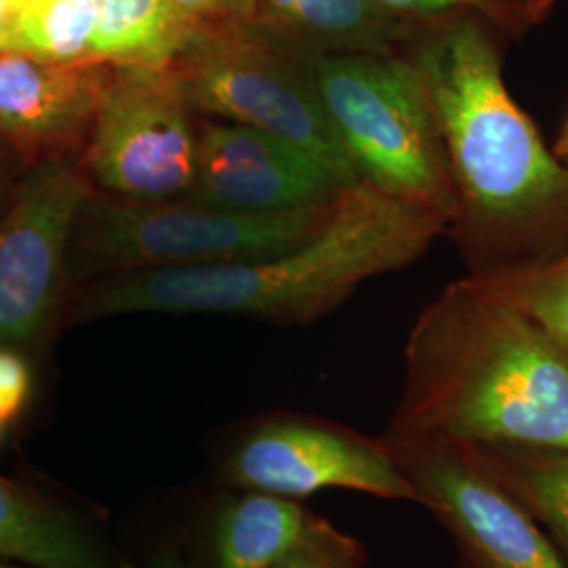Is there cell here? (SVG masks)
Returning <instances> with one entry per match:
<instances>
[{"mask_svg":"<svg viewBox=\"0 0 568 568\" xmlns=\"http://www.w3.org/2000/svg\"><path fill=\"white\" fill-rule=\"evenodd\" d=\"M156 568H183L182 562L180 560H175V558H163Z\"/></svg>","mask_w":568,"mask_h":568,"instance_id":"f1b7e54d","label":"cell"},{"mask_svg":"<svg viewBox=\"0 0 568 568\" xmlns=\"http://www.w3.org/2000/svg\"><path fill=\"white\" fill-rule=\"evenodd\" d=\"M558 2H560V0H541V18H546Z\"/></svg>","mask_w":568,"mask_h":568,"instance_id":"f546056e","label":"cell"},{"mask_svg":"<svg viewBox=\"0 0 568 568\" xmlns=\"http://www.w3.org/2000/svg\"><path fill=\"white\" fill-rule=\"evenodd\" d=\"M556 156L568 166V119L565 129H562V135H560V142H558V150H556Z\"/></svg>","mask_w":568,"mask_h":568,"instance_id":"d4e9b609","label":"cell"},{"mask_svg":"<svg viewBox=\"0 0 568 568\" xmlns=\"http://www.w3.org/2000/svg\"><path fill=\"white\" fill-rule=\"evenodd\" d=\"M497 30L459 18L406 47L426 89L455 190V239L471 274L537 262L568 244V166L504 79Z\"/></svg>","mask_w":568,"mask_h":568,"instance_id":"6da1fadb","label":"cell"},{"mask_svg":"<svg viewBox=\"0 0 568 568\" xmlns=\"http://www.w3.org/2000/svg\"><path fill=\"white\" fill-rule=\"evenodd\" d=\"M365 562L363 546L316 518L304 539L272 568H361Z\"/></svg>","mask_w":568,"mask_h":568,"instance_id":"44dd1931","label":"cell"},{"mask_svg":"<svg viewBox=\"0 0 568 568\" xmlns=\"http://www.w3.org/2000/svg\"><path fill=\"white\" fill-rule=\"evenodd\" d=\"M171 65L194 112L291 143L342 187L363 183L326 119L302 49L243 23L190 34Z\"/></svg>","mask_w":568,"mask_h":568,"instance_id":"8992f818","label":"cell"},{"mask_svg":"<svg viewBox=\"0 0 568 568\" xmlns=\"http://www.w3.org/2000/svg\"><path fill=\"white\" fill-rule=\"evenodd\" d=\"M30 368L20 354L0 347V424L13 422L30 396Z\"/></svg>","mask_w":568,"mask_h":568,"instance_id":"603a6c76","label":"cell"},{"mask_svg":"<svg viewBox=\"0 0 568 568\" xmlns=\"http://www.w3.org/2000/svg\"><path fill=\"white\" fill-rule=\"evenodd\" d=\"M447 220L389 199L368 183L347 187L325 227L284 253L243 264L143 270L84 281L70 316L227 314L312 323L361 284L419 260Z\"/></svg>","mask_w":568,"mask_h":568,"instance_id":"3957f363","label":"cell"},{"mask_svg":"<svg viewBox=\"0 0 568 568\" xmlns=\"http://www.w3.org/2000/svg\"><path fill=\"white\" fill-rule=\"evenodd\" d=\"M227 476L246 490L288 499L347 488L415 501V490L382 438L310 417H272L248 429L227 457Z\"/></svg>","mask_w":568,"mask_h":568,"instance_id":"30bf717a","label":"cell"},{"mask_svg":"<svg viewBox=\"0 0 568 568\" xmlns=\"http://www.w3.org/2000/svg\"><path fill=\"white\" fill-rule=\"evenodd\" d=\"M178 20L190 34L255 23L257 0H171Z\"/></svg>","mask_w":568,"mask_h":568,"instance_id":"7402d4cb","label":"cell"},{"mask_svg":"<svg viewBox=\"0 0 568 568\" xmlns=\"http://www.w3.org/2000/svg\"><path fill=\"white\" fill-rule=\"evenodd\" d=\"M0 558L32 568H108L93 541L60 511L0 476Z\"/></svg>","mask_w":568,"mask_h":568,"instance_id":"9a60e30c","label":"cell"},{"mask_svg":"<svg viewBox=\"0 0 568 568\" xmlns=\"http://www.w3.org/2000/svg\"><path fill=\"white\" fill-rule=\"evenodd\" d=\"M196 124L171 63L114 65L79 163L95 190L131 201L185 199Z\"/></svg>","mask_w":568,"mask_h":568,"instance_id":"52a82bcc","label":"cell"},{"mask_svg":"<svg viewBox=\"0 0 568 568\" xmlns=\"http://www.w3.org/2000/svg\"><path fill=\"white\" fill-rule=\"evenodd\" d=\"M16 161H20V159L4 143L0 142V196L7 194V190H9L11 169H13Z\"/></svg>","mask_w":568,"mask_h":568,"instance_id":"cb8c5ba5","label":"cell"},{"mask_svg":"<svg viewBox=\"0 0 568 568\" xmlns=\"http://www.w3.org/2000/svg\"><path fill=\"white\" fill-rule=\"evenodd\" d=\"M112 63H55L0 49V142L26 166L81 156Z\"/></svg>","mask_w":568,"mask_h":568,"instance_id":"7c38bea8","label":"cell"},{"mask_svg":"<svg viewBox=\"0 0 568 568\" xmlns=\"http://www.w3.org/2000/svg\"><path fill=\"white\" fill-rule=\"evenodd\" d=\"M30 2H34V0H7V11H9V18H11V16H16L18 11H21V9H26Z\"/></svg>","mask_w":568,"mask_h":568,"instance_id":"83f0119b","label":"cell"},{"mask_svg":"<svg viewBox=\"0 0 568 568\" xmlns=\"http://www.w3.org/2000/svg\"><path fill=\"white\" fill-rule=\"evenodd\" d=\"M98 0H34L7 21L4 47L39 60H95Z\"/></svg>","mask_w":568,"mask_h":568,"instance_id":"ac0fdd59","label":"cell"},{"mask_svg":"<svg viewBox=\"0 0 568 568\" xmlns=\"http://www.w3.org/2000/svg\"><path fill=\"white\" fill-rule=\"evenodd\" d=\"M342 187L302 150L234 122L196 124V178L187 201L244 213L325 206Z\"/></svg>","mask_w":568,"mask_h":568,"instance_id":"8fae6325","label":"cell"},{"mask_svg":"<svg viewBox=\"0 0 568 568\" xmlns=\"http://www.w3.org/2000/svg\"><path fill=\"white\" fill-rule=\"evenodd\" d=\"M392 20L427 30L459 18L487 21L499 34L520 37L535 26L523 0H366Z\"/></svg>","mask_w":568,"mask_h":568,"instance_id":"ffe728a7","label":"cell"},{"mask_svg":"<svg viewBox=\"0 0 568 568\" xmlns=\"http://www.w3.org/2000/svg\"><path fill=\"white\" fill-rule=\"evenodd\" d=\"M523 2L527 7L528 16H530L532 23H539V21L544 20L541 18V0H523Z\"/></svg>","mask_w":568,"mask_h":568,"instance_id":"484cf974","label":"cell"},{"mask_svg":"<svg viewBox=\"0 0 568 568\" xmlns=\"http://www.w3.org/2000/svg\"><path fill=\"white\" fill-rule=\"evenodd\" d=\"M337 201L283 213H244L187 199L131 201L93 190L72 230L70 283L77 276L93 281L143 270L272 257L318 234Z\"/></svg>","mask_w":568,"mask_h":568,"instance_id":"5b68a950","label":"cell"},{"mask_svg":"<svg viewBox=\"0 0 568 568\" xmlns=\"http://www.w3.org/2000/svg\"><path fill=\"white\" fill-rule=\"evenodd\" d=\"M79 156L28 166L0 217V344H26L58 316L70 284V241L93 192Z\"/></svg>","mask_w":568,"mask_h":568,"instance_id":"9c48e42d","label":"cell"},{"mask_svg":"<svg viewBox=\"0 0 568 568\" xmlns=\"http://www.w3.org/2000/svg\"><path fill=\"white\" fill-rule=\"evenodd\" d=\"M265 30L302 51H405L424 30L392 20L366 0H257Z\"/></svg>","mask_w":568,"mask_h":568,"instance_id":"4fadbf2b","label":"cell"},{"mask_svg":"<svg viewBox=\"0 0 568 568\" xmlns=\"http://www.w3.org/2000/svg\"><path fill=\"white\" fill-rule=\"evenodd\" d=\"M396 466L471 568H568L546 530L485 466L474 445L382 436Z\"/></svg>","mask_w":568,"mask_h":568,"instance_id":"ba28073f","label":"cell"},{"mask_svg":"<svg viewBox=\"0 0 568 568\" xmlns=\"http://www.w3.org/2000/svg\"><path fill=\"white\" fill-rule=\"evenodd\" d=\"M302 53L326 119L361 180L453 224L457 204L445 148L408 51Z\"/></svg>","mask_w":568,"mask_h":568,"instance_id":"277c9868","label":"cell"},{"mask_svg":"<svg viewBox=\"0 0 568 568\" xmlns=\"http://www.w3.org/2000/svg\"><path fill=\"white\" fill-rule=\"evenodd\" d=\"M389 436L568 448V354L476 274L427 305Z\"/></svg>","mask_w":568,"mask_h":568,"instance_id":"7a4b0ae2","label":"cell"},{"mask_svg":"<svg viewBox=\"0 0 568 568\" xmlns=\"http://www.w3.org/2000/svg\"><path fill=\"white\" fill-rule=\"evenodd\" d=\"M2 427H4V426H2V424H0V436H2Z\"/></svg>","mask_w":568,"mask_h":568,"instance_id":"1f68e13d","label":"cell"},{"mask_svg":"<svg viewBox=\"0 0 568 568\" xmlns=\"http://www.w3.org/2000/svg\"><path fill=\"white\" fill-rule=\"evenodd\" d=\"M7 21H9L7 0H0V49L4 47V32H7Z\"/></svg>","mask_w":568,"mask_h":568,"instance_id":"4316f807","label":"cell"},{"mask_svg":"<svg viewBox=\"0 0 568 568\" xmlns=\"http://www.w3.org/2000/svg\"><path fill=\"white\" fill-rule=\"evenodd\" d=\"M0 568H13V567H9V565H4V562H0Z\"/></svg>","mask_w":568,"mask_h":568,"instance_id":"4dcf8cb0","label":"cell"},{"mask_svg":"<svg viewBox=\"0 0 568 568\" xmlns=\"http://www.w3.org/2000/svg\"><path fill=\"white\" fill-rule=\"evenodd\" d=\"M474 448L568 562V448L508 443Z\"/></svg>","mask_w":568,"mask_h":568,"instance_id":"2e32d148","label":"cell"},{"mask_svg":"<svg viewBox=\"0 0 568 568\" xmlns=\"http://www.w3.org/2000/svg\"><path fill=\"white\" fill-rule=\"evenodd\" d=\"M568 354V244L537 262L476 274Z\"/></svg>","mask_w":568,"mask_h":568,"instance_id":"d6986e66","label":"cell"},{"mask_svg":"<svg viewBox=\"0 0 568 568\" xmlns=\"http://www.w3.org/2000/svg\"><path fill=\"white\" fill-rule=\"evenodd\" d=\"M187 32L171 0H98L95 60L112 65H164Z\"/></svg>","mask_w":568,"mask_h":568,"instance_id":"e0dca14e","label":"cell"},{"mask_svg":"<svg viewBox=\"0 0 568 568\" xmlns=\"http://www.w3.org/2000/svg\"><path fill=\"white\" fill-rule=\"evenodd\" d=\"M318 516L288 497L248 490L220 509L213 527L217 568H272Z\"/></svg>","mask_w":568,"mask_h":568,"instance_id":"5bb4252c","label":"cell"}]
</instances>
